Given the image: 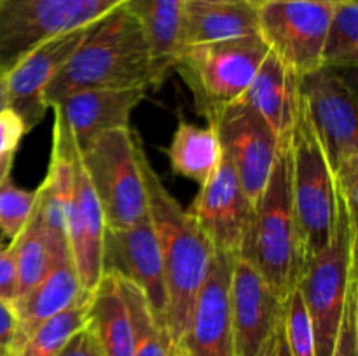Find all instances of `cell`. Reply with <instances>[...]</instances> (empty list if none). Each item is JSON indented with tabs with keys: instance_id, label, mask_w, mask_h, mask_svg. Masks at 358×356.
<instances>
[{
	"instance_id": "6da1fadb",
	"label": "cell",
	"mask_w": 358,
	"mask_h": 356,
	"mask_svg": "<svg viewBox=\"0 0 358 356\" xmlns=\"http://www.w3.org/2000/svg\"><path fill=\"white\" fill-rule=\"evenodd\" d=\"M170 70L150 56L145 35L126 6L98 20L58 75L48 84V108L84 89H152L164 82Z\"/></svg>"
},
{
	"instance_id": "7a4b0ae2",
	"label": "cell",
	"mask_w": 358,
	"mask_h": 356,
	"mask_svg": "<svg viewBox=\"0 0 358 356\" xmlns=\"http://www.w3.org/2000/svg\"><path fill=\"white\" fill-rule=\"evenodd\" d=\"M136 157L147 195V215L152 223L166 283V330L177 346L187 328L199 288L205 283L213 248L187 209L168 192L136 136Z\"/></svg>"
},
{
	"instance_id": "3957f363",
	"label": "cell",
	"mask_w": 358,
	"mask_h": 356,
	"mask_svg": "<svg viewBox=\"0 0 358 356\" xmlns=\"http://www.w3.org/2000/svg\"><path fill=\"white\" fill-rule=\"evenodd\" d=\"M290 135V133H289ZM289 135L282 140L271 175L252 208L238 257L250 262L280 300L297 286L303 257L290 184Z\"/></svg>"
},
{
	"instance_id": "277c9868",
	"label": "cell",
	"mask_w": 358,
	"mask_h": 356,
	"mask_svg": "<svg viewBox=\"0 0 358 356\" xmlns=\"http://www.w3.org/2000/svg\"><path fill=\"white\" fill-rule=\"evenodd\" d=\"M290 184L303 264L324 250L336 225L338 195L334 175L299 93L296 121L289 135Z\"/></svg>"
},
{
	"instance_id": "5b68a950",
	"label": "cell",
	"mask_w": 358,
	"mask_h": 356,
	"mask_svg": "<svg viewBox=\"0 0 358 356\" xmlns=\"http://www.w3.org/2000/svg\"><path fill=\"white\" fill-rule=\"evenodd\" d=\"M338 195V194H336ZM358 227L338 195L336 225L327 246L301 269L297 288L310 314L315 356H332L350 281L357 274Z\"/></svg>"
},
{
	"instance_id": "8992f818",
	"label": "cell",
	"mask_w": 358,
	"mask_h": 356,
	"mask_svg": "<svg viewBox=\"0 0 358 356\" xmlns=\"http://www.w3.org/2000/svg\"><path fill=\"white\" fill-rule=\"evenodd\" d=\"M269 49L261 35L187 45L175 58L173 70L206 121L243 96Z\"/></svg>"
},
{
	"instance_id": "52a82bcc",
	"label": "cell",
	"mask_w": 358,
	"mask_h": 356,
	"mask_svg": "<svg viewBox=\"0 0 358 356\" xmlns=\"http://www.w3.org/2000/svg\"><path fill=\"white\" fill-rule=\"evenodd\" d=\"M136 133L119 128L80 150V164L103 212L107 229L135 225L147 216V195L136 157Z\"/></svg>"
},
{
	"instance_id": "ba28073f",
	"label": "cell",
	"mask_w": 358,
	"mask_h": 356,
	"mask_svg": "<svg viewBox=\"0 0 358 356\" xmlns=\"http://www.w3.org/2000/svg\"><path fill=\"white\" fill-rule=\"evenodd\" d=\"M122 3L110 0H6L0 6V72H9L42 42L94 23Z\"/></svg>"
},
{
	"instance_id": "9c48e42d",
	"label": "cell",
	"mask_w": 358,
	"mask_h": 356,
	"mask_svg": "<svg viewBox=\"0 0 358 356\" xmlns=\"http://www.w3.org/2000/svg\"><path fill=\"white\" fill-rule=\"evenodd\" d=\"M332 3L273 0L257 6L259 35L269 51L296 75L322 68V49Z\"/></svg>"
},
{
	"instance_id": "30bf717a",
	"label": "cell",
	"mask_w": 358,
	"mask_h": 356,
	"mask_svg": "<svg viewBox=\"0 0 358 356\" xmlns=\"http://www.w3.org/2000/svg\"><path fill=\"white\" fill-rule=\"evenodd\" d=\"M231 161L238 181L254 208L264 192L282 140L268 122L243 101H234L208 121Z\"/></svg>"
},
{
	"instance_id": "8fae6325",
	"label": "cell",
	"mask_w": 358,
	"mask_h": 356,
	"mask_svg": "<svg viewBox=\"0 0 358 356\" xmlns=\"http://www.w3.org/2000/svg\"><path fill=\"white\" fill-rule=\"evenodd\" d=\"M299 93L334 173L346 161L358 157L355 93L348 80L331 68H318L299 77Z\"/></svg>"
},
{
	"instance_id": "7c38bea8",
	"label": "cell",
	"mask_w": 358,
	"mask_h": 356,
	"mask_svg": "<svg viewBox=\"0 0 358 356\" xmlns=\"http://www.w3.org/2000/svg\"><path fill=\"white\" fill-rule=\"evenodd\" d=\"M94 23L42 42L6 73L7 108L20 115L27 133L44 121L48 112L44 100L45 87L79 49Z\"/></svg>"
},
{
	"instance_id": "4fadbf2b",
	"label": "cell",
	"mask_w": 358,
	"mask_h": 356,
	"mask_svg": "<svg viewBox=\"0 0 358 356\" xmlns=\"http://www.w3.org/2000/svg\"><path fill=\"white\" fill-rule=\"evenodd\" d=\"M105 271L138 286L156 320L166 328L168 297L163 258L149 215L126 229H107L103 246Z\"/></svg>"
},
{
	"instance_id": "5bb4252c",
	"label": "cell",
	"mask_w": 358,
	"mask_h": 356,
	"mask_svg": "<svg viewBox=\"0 0 358 356\" xmlns=\"http://www.w3.org/2000/svg\"><path fill=\"white\" fill-rule=\"evenodd\" d=\"M233 260L234 255L213 250L208 274L177 344L187 356H236L229 304Z\"/></svg>"
},
{
	"instance_id": "9a60e30c",
	"label": "cell",
	"mask_w": 358,
	"mask_h": 356,
	"mask_svg": "<svg viewBox=\"0 0 358 356\" xmlns=\"http://www.w3.org/2000/svg\"><path fill=\"white\" fill-rule=\"evenodd\" d=\"M187 212L208 237L213 250L227 255L240 253L252 205L238 181L233 164L224 154L212 177L199 187Z\"/></svg>"
},
{
	"instance_id": "2e32d148",
	"label": "cell",
	"mask_w": 358,
	"mask_h": 356,
	"mask_svg": "<svg viewBox=\"0 0 358 356\" xmlns=\"http://www.w3.org/2000/svg\"><path fill=\"white\" fill-rule=\"evenodd\" d=\"M229 304L236 356H255L282 323L283 302L261 272L238 255L231 269Z\"/></svg>"
},
{
	"instance_id": "e0dca14e",
	"label": "cell",
	"mask_w": 358,
	"mask_h": 356,
	"mask_svg": "<svg viewBox=\"0 0 358 356\" xmlns=\"http://www.w3.org/2000/svg\"><path fill=\"white\" fill-rule=\"evenodd\" d=\"M105 232L103 212L79 157L66 208V243L70 260L87 293L96 288L103 276Z\"/></svg>"
},
{
	"instance_id": "ac0fdd59",
	"label": "cell",
	"mask_w": 358,
	"mask_h": 356,
	"mask_svg": "<svg viewBox=\"0 0 358 356\" xmlns=\"http://www.w3.org/2000/svg\"><path fill=\"white\" fill-rule=\"evenodd\" d=\"M147 96V89H84L66 94L52 103L65 119L77 149L84 150L96 136L119 128H129L133 110Z\"/></svg>"
},
{
	"instance_id": "d6986e66",
	"label": "cell",
	"mask_w": 358,
	"mask_h": 356,
	"mask_svg": "<svg viewBox=\"0 0 358 356\" xmlns=\"http://www.w3.org/2000/svg\"><path fill=\"white\" fill-rule=\"evenodd\" d=\"M86 295L90 293L84 292L72 260L65 258L58 262L41 283L13 302L17 328L10 356L21 348V344L38 325L65 311Z\"/></svg>"
},
{
	"instance_id": "ffe728a7",
	"label": "cell",
	"mask_w": 358,
	"mask_h": 356,
	"mask_svg": "<svg viewBox=\"0 0 358 356\" xmlns=\"http://www.w3.org/2000/svg\"><path fill=\"white\" fill-rule=\"evenodd\" d=\"M240 101L254 108L280 140L285 138L299 107V75L269 51Z\"/></svg>"
},
{
	"instance_id": "44dd1931",
	"label": "cell",
	"mask_w": 358,
	"mask_h": 356,
	"mask_svg": "<svg viewBox=\"0 0 358 356\" xmlns=\"http://www.w3.org/2000/svg\"><path fill=\"white\" fill-rule=\"evenodd\" d=\"M250 35H259L257 7L250 2L185 0L182 28L184 47Z\"/></svg>"
},
{
	"instance_id": "7402d4cb",
	"label": "cell",
	"mask_w": 358,
	"mask_h": 356,
	"mask_svg": "<svg viewBox=\"0 0 358 356\" xmlns=\"http://www.w3.org/2000/svg\"><path fill=\"white\" fill-rule=\"evenodd\" d=\"M87 321L105 356H135L131 320L114 272L105 271L91 292Z\"/></svg>"
},
{
	"instance_id": "603a6c76",
	"label": "cell",
	"mask_w": 358,
	"mask_h": 356,
	"mask_svg": "<svg viewBox=\"0 0 358 356\" xmlns=\"http://www.w3.org/2000/svg\"><path fill=\"white\" fill-rule=\"evenodd\" d=\"M185 0H126L124 6L135 16L145 35L150 56L166 70H173L175 58L182 51Z\"/></svg>"
},
{
	"instance_id": "cb8c5ba5",
	"label": "cell",
	"mask_w": 358,
	"mask_h": 356,
	"mask_svg": "<svg viewBox=\"0 0 358 356\" xmlns=\"http://www.w3.org/2000/svg\"><path fill=\"white\" fill-rule=\"evenodd\" d=\"M164 152L171 171L196 181L199 187L212 177L222 159V147L215 129L212 126L201 128L187 121L178 122Z\"/></svg>"
},
{
	"instance_id": "d4e9b609",
	"label": "cell",
	"mask_w": 358,
	"mask_h": 356,
	"mask_svg": "<svg viewBox=\"0 0 358 356\" xmlns=\"http://www.w3.org/2000/svg\"><path fill=\"white\" fill-rule=\"evenodd\" d=\"M17 274V297L27 293L51 272L58 262L70 258L66 248L58 246L31 213L16 239L10 241Z\"/></svg>"
},
{
	"instance_id": "484cf974",
	"label": "cell",
	"mask_w": 358,
	"mask_h": 356,
	"mask_svg": "<svg viewBox=\"0 0 358 356\" xmlns=\"http://www.w3.org/2000/svg\"><path fill=\"white\" fill-rule=\"evenodd\" d=\"M90 295L38 325L13 356H58L63 346L90 320Z\"/></svg>"
},
{
	"instance_id": "4316f807",
	"label": "cell",
	"mask_w": 358,
	"mask_h": 356,
	"mask_svg": "<svg viewBox=\"0 0 358 356\" xmlns=\"http://www.w3.org/2000/svg\"><path fill=\"white\" fill-rule=\"evenodd\" d=\"M117 281L131 320L135 356H170V349L173 346L170 335L152 314L142 290L119 276Z\"/></svg>"
},
{
	"instance_id": "83f0119b",
	"label": "cell",
	"mask_w": 358,
	"mask_h": 356,
	"mask_svg": "<svg viewBox=\"0 0 358 356\" xmlns=\"http://www.w3.org/2000/svg\"><path fill=\"white\" fill-rule=\"evenodd\" d=\"M358 65V0L334 6L322 49V68L352 70Z\"/></svg>"
},
{
	"instance_id": "f1b7e54d",
	"label": "cell",
	"mask_w": 358,
	"mask_h": 356,
	"mask_svg": "<svg viewBox=\"0 0 358 356\" xmlns=\"http://www.w3.org/2000/svg\"><path fill=\"white\" fill-rule=\"evenodd\" d=\"M282 330L290 356H315L313 327L297 286L283 300Z\"/></svg>"
},
{
	"instance_id": "f546056e",
	"label": "cell",
	"mask_w": 358,
	"mask_h": 356,
	"mask_svg": "<svg viewBox=\"0 0 358 356\" xmlns=\"http://www.w3.org/2000/svg\"><path fill=\"white\" fill-rule=\"evenodd\" d=\"M35 206V191L21 188L10 177L0 185V232L9 241L16 239L30 220Z\"/></svg>"
},
{
	"instance_id": "4dcf8cb0",
	"label": "cell",
	"mask_w": 358,
	"mask_h": 356,
	"mask_svg": "<svg viewBox=\"0 0 358 356\" xmlns=\"http://www.w3.org/2000/svg\"><path fill=\"white\" fill-rule=\"evenodd\" d=\"M332 356H358V274L350 281Z\"/></svg>"
},
{
	"instance_id": "1f68e13d",
	"label": "cell",
	"mask_w": 358,
	"mask_h": 356,
	"mask_svg": "<svg viewBox=\"0 0 358 356\" xmlns=\"http://www.w3.org/2000/svg\"><path fill=\"white\" fill-rule=\"evenodd\" d=\"M24 135L27 129L20 115L10 108L0 110V156L16 154Z\"/></svg>"
},
{
	"instance_id": "d6a6232c",
	"label": "cell",
	"mask_w": 358,
	"mask_h": 356,
	"mask_svg": "<svg viewBox=\"0 0 358 356\" xmlns=\"http://www.w3.org/2000/svg\"><path fill=\"white\" fill-rule=\"evenodd\" d=\"M58 356H105L90 321L69 339Z\"/></svg>"
},
{
	"instance_id": "836d02e7",
	"label": "cell",
	"mask_w": 358,
	"mask_h": 356,
	"mask_svg": "<svg viewBox=\"0 0 358 356\" xmlns=\"http://www.w3.org/2000/svg\"><path fill=\"white\" fill-rule=\"evenodd\" d=\"M17 299V274L13 248L0 246V300L13 304Z\"/></svg>"
},
{
	"instance_id": "e575fe53",
	"label": "cell",
	"mask_w": 358,
	"mask_h": 356,
	"mask_svg": "<svg viewBox=\"0 0 358 356\" xmlns=\"http://www.w3.org/2000/svg\"><path fill=\"white\" fill-rule=\"evenodd\" d=\"M16 313L13 304L0 300V356H10L16 339Z\"/></svg>"
},
{
	"instance_id": "d590c367",
	"label": "cell",
	"mask_w": 358,
	"mask_h": 356,
	"mask_svg": "<svg viewBox=\"0 0 358 356\" xmlns=\"http://www.w3.org/2000/svg\"><path fill=\"white\" fill-rule=\"evenodd\" d=\"M280 334H282V323H280V327L269 335V339L261 346V349H259L255 356H276V353H278Z\"/></svg>"
},
{
	"instance_id": "8d00e7d4",
	"label": "cell",
	"mask_w": 358,
	"mask_h": 356,
	"mask_svg": "<svg viewBox=\"0 0 358 356\" xmlns=\"http://www.w3.org/2000/svg\"><path fill=\"white\" fill-rule=\"evenodd\" d=\"M14 154H7V156H0V185L10 177V170H13Z\"/></svg>"
},
{
	"instance_id": "74e56055",
	"label": "cell",
	"mask_w": 358,
	"mask_h": 356,
	"mask_svg": "<svg viewBox=\"0 0 358 356\" xmlns=\"http://www.w3.org/2000/svg\"><path fill=\"white\" fill-rule=\"evenodd\" d=\"M7 108V86H6V73L0 72V110Z\"/></svg>"
},
{
	"instance_id": "f35d334b",
	"label": "cell",
	"mask_w": 358,
	"mask_h": 356,
	"mask_svg": "<svg viewBox=\"0 0 358 356\" xmlns=\"http://www.w3.org/2000/svg\"><path fill=\"white\" fill-rule=\"evenodd\" d=\"M248 2L252 3V6H261V3L264 2H273V0H248ZM306 2H322V3H332V6H336V3L339 2H345V0H306Z\"/></svg>"
},
{
	"instance_id": "ab89813d",
	"label": "cell",
	"mask_w": 358,
	"mask_h": 356,
	"mask_svg": "<svg viewBox=\"0 0 358 356\" xmlns=\"http://www.w3.org/2000/svg\"><path fill=\"white\" fill-rule=\"evenodd\" d=\"M276 356H290V353H289V348H287L285 337H283V330H282V334H280L278 353H276Z\"/></svg>"
},
{
	"instance_id": "60d3db41",
	"label": "cell",
	"mask_w": 358,
	"mask_h": 356,
	"mask_svg": "<svg viewBox=\"0 0 358 356\" xmlns=\"http://www.w3.org/2000/svg\"><path fill=\"white\" fill-rule=\"evenodd\" d=\"M170 356H187V355H185L184 349L178 348V346H171V349H170Z\"/></svg>"
},
{
	"instance_id": "b9f144b4",
	"label": "cell",
	"mask_w": 358,
	"mask_h": 356,
	"mask_svg": "<svg viewBox=\"0 0 358 356\" xmlns=\"http://www.w3.org/2000/svg\"><path fill=\"white\" fill-rule=\"evenodd\" d=\"M201 2H248V0H201Z\"/></svg>"
},
{
	"instance_id": "7bdbcfd3",
	"label": "cell",
	"mask_w": 358,
	"mask_h": 356,
	"mask_svg": "<svg viewBox=\"0 0 358 356\" xmlns=\"http://www.w3.org/2000/svg\"><path fill=\"white\" fill-rule=\"evenodd\" d=\"M110 2H126V0H110Z\"/></svg>"
},
{
	"instance_id": "ee69618b",
	"label": "cell",
	"mask_w": 358,
	"mask_h": 356,
	"mask_svg": "<svg viewBox=\"0 0 358 356\" xmlns=\"http://www.w3.org/2000/svg\"><path fill=\"white\" fill-rule=\"evenodd\" d=\"M3 2H6V0H0V6H2V3H3Z\"/></svg>"
},
{
	"instance_id": "f6af8a7d",
	"label": "cell",
	"mask_w": 358,
	"mask_h": 356,
	"mask_svg": "<svg viewBox=\"0 0 358 356\" xmlns=\"http://www.w3.org/2000/svg\"><path fill=\"white\" fill-rule=\"evenodd\" d=\"M0 246H2V244H0Z\"/></svg>"
}]
</instances>
